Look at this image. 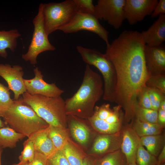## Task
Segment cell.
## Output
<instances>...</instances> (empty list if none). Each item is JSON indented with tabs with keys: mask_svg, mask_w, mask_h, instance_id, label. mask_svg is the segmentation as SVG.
<instances>
[{
	"mask_svg": "<svg viewBox=\"0 0 165 165\" xmlns=\"http://www.w3.org/2000/svg\"><path fill=\"white\" fill-rule=\"evenodd\" d=\"M145 45L141 33L125 30L107 46L105 54L113 65L116 75L114 102L124 110L126 123L134 118L138 97L146 86L150 74L145 58Z\"/></svg>",
	"mask_w": 165,
	"mask_h": 165,
	"instance_id": "6da1fadb",
	"label": "cell"
},
{
	"mask_svg": "<svg viewBox=\"0 0 165 165\" xmlns=\"http://www.w3.org/2000/svg\"><path fill=\"white\" fill-rule=\"evenodd\" d=\"M101 75L86 65L82 83L77 92L65 100L67 116L88 119L93 114L95 104L104 94Z\"/></svg>",
	"mask_w": 165,
	"mask_h": 165,
	"instance_id": "7a4b0ae2",
	"label": "cell"
},
{
	"mask_svg": "<svg viewBox=\"0 0 165 165\" xmlns=\"http://www.w3.org/2000/svg\"><path fill=\"white\" fill-rule=\"evenodd\" d=\"M2 117L9 127L28 138L49 125L24 102L21 96L13 100Z\"/></svg>",
	"mask_w": 165,
	"mask_h": 165,
	"instance_id": "3957f363",
	"label": "cell"
},
{
	"mask_svg": "<svg viewBox=\"0 0 165 165\" xmlns=\"http://www.w3.org/2000/svg\"><path fill=\"white\" fill-rule=\"evenodd\" d=\"M24 102L49 125L65 129L67 124L65 100L61 96L50 97L40 95H22Z\"/></svg>",
	"mask_w": 165,
	"mask_h": 165,
	"instance_id": "277c9868",
	"label": "cell"
},
{
	"mask_svg": "<svg viewBox=\"0 0 165 165\" xmlns=\"http://www.w3.org/2000/svg\"><path fill=\"white\" fill-rule=\"evenodd\" d=\"M77 50L82 60L87 64L95 66L101 72L104 81L103 99L111 102L114 101L117 77L114 67L105 54L94 49L78 45Z\"/></svg>",
	"mask_w": 165,
	"mask_h": 165,
	"instance_id": "5b68a950",
	"label": "cell"
},
{
	"mask_svg": "<svg viewBox=\"0 0 165 165\" xmlns=\"http://www.w3.org/2000/svg\"><path fill=\"white\" fill-rule=\"evenodd\" d=\"M124 112L117 105L111 108L109 104L95 106L92 115L87 119L100 134H109L121 131L124 121Z\"/></svg>",
	"mask_w": 165,
	"mask_h": 165,
	"instance_id": "8992f818",
	"label": "cell"
},
{
	"mask_svg": "<svg viewBox=\"0 0 165 165\" xmlns=\"http://www.w3.org/2000/svg\"><path fill=\"white\" fill-rule=\"evenodd\" d=\"M77 12L73 0L43 4L44 24L47 35L68 24Z\"/></svg>",
	"mask_w": 165,
	"mask_h": 165,
	"instance_id": "52a82bcc",
	"label": "cell"
},
{
	"mask_svg": "<svg viewBox=\"0 0 165 165\" xmlns=\"http://www.w3.org/2000/svg\"><path fill=\"white\" fill-rule=\"evenodd\" d=\"M42 3L40 4L37 14L32 22L34 31L27 52L23 54L22 58L34 65L37 64V58L40 53L47 51H53L56 48L50 42L46 32L42 14Z\"/></svg>",
	"mask_w": 165,
	"mask_h": 165,
	"instance_id": "ba28073f",
	"label": "cell"
},
{
	"mask_svg": "<svg viewBox=\"0 0 165 165\" xmlns=\"http://www.w3.org/2000/svg\"><path fill=\"white\" fill-rule=\"evenodd\" d=\"M59 30L66 34L74 33L82 30L88 31L98 35L105 42L106 46L110 44L108 31L93 15L77 12L68 24Z\"/></svg>",
	"mask_w": 165,
	"mask_h": 165,
	"instance_id": "9c48e42d",
	"label": "cell"
},
{
	"mask_svg": "<svg viewBox=\"0 0 165 165\" xmlns=\"http://www.w3.org/2000/svg\"><path fill=\"white\" fill-rule=\"evenodd\" d=\"M125 0H98L95 6V16L98 20L106 21L114 29H119L125 19Z\"/></svg>",
	"mask_w": 165,
	"mask_h": 165,
	"instance_id": "30bf717a",
	"label": "cell"
},
{
	"mask_svg": "<svg viewBox=\"0 0 165 165\" xmlns=\"http://www.w3.org/2000/svg\"><path fill=\"white\" fill-rule=\"evenodd\" d=\"M157 0H125L124 6L125 19L134 25L151 15L158 3Z\"/></svg>",
	"mask_w": 165,
	"mask_h": 165,
	"instance_id": "8fae6325",
	"label": "cell"
},
{
	"mask_svg": "<svg viewBox=\"0 0 165 165\" xmlns=\"http://www.w3.org/2000/svg\"><path fill=\"white\" fill-rule=\"evenodd\" d=\"M35 74L34 78L24 79L27 92L33 95H40L50 97H57L64 93V91L58 87L54 83H49L43 79L41 72L38 67L33 69Z\"/></svg>",
	"mask_w": 165,
	"mask_h": 165,
	"instance_id": "7c38bea8",
	"label": "cell"
},
{
	"mask_svg": "<svg viewBox=\"0 0 165 165\" xmlns=\"http://www.w3.org/2000/svg\"><path fill=\"white\" fill-rule=\"evenodd\" d=\"M22 67L18 65L12 66L8 64H0V76L6 82L8 88L14 93V100L18 99L27 92L23 76Z\"/></svg>",
	"mask_w": 165,
	"mask_h": 165,
	"instance_id": "4fadbf2b",
	"label": "cell"
},
{
	"mask_svg": "<svg viewBox=\"0 0 165 165\" xmlns=\"http://www.w3.org/2000/svg\"><path fill=\"white\" fill-rule=\"evenodd\" d=\"M121 138V131L113 134H100L95 138L89 154L98 158L117 151L120 149Z\"/></svg>",
	"mask_w": 165,
	"mask_h": 165,
	"instance_id": "5bb4252c",
	"label": "cell"
},
{
	"mask_svg": "<svg viewBox=\"0 0 165 165\" xmlns=\"http://www.w3.org/2000/svg\"><path fill=\"white\" fill-rule=\"evenodd\" d=\"M121 131L120 150L125 157L127 165L136 162V153L141 144L140 137L134 130L131 123L126 124Z\"/></svg>",
	"mask_w": 165,
	"mask_h": 165,
	"instance_id": "9a60e30c",
	"label": "cell"
},
{
	"mask_svg": "<svg viewBox=\"0 0 165 165\" xmlns=\"http://www.w3.org/2000/svg\"><path fill=\"white\" fill-rule=\"evenodd\" d=\"M144 56L147 68L151 74H165L164 47L145 45Z\"/></svg>",
	"mask_w": 165,
	"mask_h": 165,
	"instance_id": "2e32d148",
	"label": "cell"
},
{
	"mask_svg": "<svg viewBox=\"0 0 165 165\" xmlns=\"http://www.w3.org/2000/svg\"><path fill=\"white\" fill-rule=\"evenodd\" d=\"M141 33L145 44L158 46L165 41V14H161L146 30Z\"/></svg>",
	"mask_w": 165,
	"mask_h": 165,
	"instance_id": "e0dca14e",
	"label": "cell"
},
{
	"mask_svg": "<svg viewBox=\"0 0 165 165\" xmlns=\"http://www.w3.org/2000/svg\"><path fill=\"white\" fill-rule=\"evenodd\" d=\"M67 119L72 137L81 145H86L90 141L91 134L85 123V119L71 115L67 116Z\"/></svg>",
	"mask_w": 165,
	"mask_h": 165,
	"instance_id": "ac0fdd59",
	"label": "cell"
},
{
	"mask_svg": "<svg viewBox=\"0 0 165 165\" xmlns=\"http://www.w3.org/2000/svg\"><path fill=\"white\" fill-rule=\"evenodd\" d=\"M49 127L30 136L33 141L35 151L44 155L48 158L57 150L49 136Z\"/></svg>",
	"mask_w": 165,
	"mask_h": 165,
	"instance_id": "d6986e66",
	"label": "cell"
},
{
	"mask_svg": "<svg viewBox=\"0 0 165 165\" xmlns=\"http://www.w3.org/2000/svg\"><path fill=\"white\" fill-rule=\"evenodd\" d=\"M21 34L16 29L9 30H0V56L6 58L8 55L6 49L12 52L15 51L17 46V39Z\"/></svg>",
	"mask_w": 165,
	"mask_h": 165,
	"instance_id": "ffe728a7",
	"label": "cell"
},
{
	"mask_svg": "<svg viewBox=\"0 0 165 165\" xmlns=\"http://www.w3.org/2000/svg\"><path fill=\"white\" fill-rule=\"evenodd\" d=\"M141 144L153 155L157 157L165 146L164 134L140 137Z\"/></svg>",
	"mask_w": 165,
	"mask_h": 165,
	"instance_id": "44dd1931",
	"label": "cell"
},
{
	"mask_svg": "<svg viewBox=\"0 0 165 165\" xmlns=\"http://www.w3.org/2000/svg\"><path fill=\"white\" fill-rule=\"evenodd\" d=\"M131 123L133 129L139 137L160 134L164 129L157 123L145 122L135 118Z\"/></svg>",
	"mask_w": 165,
	"mask_h": 165,
	"instance_id": "7402d4cb",
	"label": "cell"
},
{
	"mask_svg": "<svg viewBox=\"0 0 165 165\" xmlns=\"http://www.w3.org/2000/svg\"><path fill=\"white\" fill-rule=\"evenodd\" d=\"M25 137L9 127H2L0 128V147L14 148L17 143Z\"/></svg>",
	"mask_w": 165,
	"mask_h": 165,
	"instance_id": "603a6c76",
	"label": "cell"
},
{
	"mask_svg": "<svg viewBox=\"0 0 165 165\" xmlns=\"http://www.w3.org/2000/svg\"><path fill=\"white\" fill-rule=\"evenodd\" d=\"M48 135L57 150H62L69 141L65 129L49 125Z\"/></svg>",
	"mask_w": 165,
	"mask_h": 165,
	"instance_id": "cb8c5ba5",
	"label": "cell"
},
{
	"mask_svg": "<svg viewBox=\"0 0 165 165\" xmlns=\"http://www.w3.org/2000/svg\"><path fill=\"white\" fill-rule=\"evenodd\" d=\"M98 165H127V163L125 157L120 149L98 158Z\"/></svg>",
	"mask_w": 165,
	"mask_h": 165,
	"instance_id": "d4e9b609",
	"label": "cell"
},
{
	"mask_svg": "<svg viewBox=\"0 0 165 165\" xmlns=\"http://www.w3.org/2000/svg\"><path fill=\"white\" fill-rule=\"evenodd\" d=\"M158 111L143 108L138 103L134 108V118L139 120L151 123H157Z\"/></svg>",
	"mask_w": 165,
	"mask_h": 165,
	"instance_id": "484cf974",
	"label": "cell"
},
{
	"mask_svg": "<svg viewBox=\"0 0 165 165\" xmlns=\"http://www.w3.org/2000/svg\"><path fill=\"white\" fill-rule=\"evenodd\" d=\"M136 163L137 165H158L157 157L150 153L140 144L136 153Z\"/></svg>",
	"mask_w": 165,
	"mask_h": 165,
	"instance_id": "4316f807",
	"label": "cell"
},
{
	"mask_svg": "<svg viewBox=\"0 0 165 165\" xmlns=\"http://www.w3.org/2000/svg\"><path fill=\"white\" fill-rule=\"evenodd\" d=\"M62 151L70 165H81L85 156L82 155L68 141Z\"/></svg>",
	"mask_w": 165,
	"mask_h": 165,
	"instance_id": "83f0119b",
	"label": "cell"
},
{
	"mask_svg": "<svg viewBox=\"0 0 165 165\" xmlns=\"http://www.w3.org/2000/svg\"><path fill=\"white\" fill-rule=\"evenodd\" d=\"M8 88L0 82V117H2L12 104L13 100L10 97Z\"/></svg>",
	"mask_w": 165,
	"mask_h": 165,
	"instance_id": "f1b7e54d",
	"label": "cell"
},
{
	"mask_svg": "<svg viewBox=\"0 0 165 165\" xmlns=\"http://www.w3.org/2000/svg\"><path fill=\"white\" fill-rule=\"evenodd\" d=\"M146 85L156 88L165 94V74H152L150 73Z\"/></svg>",
	"mask_w": 165,
	"mask_h": 165,
	"instance_id": "f546056e",
	"label": "cell"
},
{
	"mask_svg": "<svg viewBox=\"0 0 165 165\" xmlns=\"http://www.w3.org/2000/svg\"><path fill=\"white\" fill-rule=\"evenodd\" d=\"M23 144V149L18 159L20 161L30 162L33 159L35 152L33 141L31 137L28 138Z\"/></svg>",
	"mask_w": 165,
	"mask_h": 165,
	"instance_id": "4dcf8cb0",
	"label": "cell"
},
{
	"mask_svg": "<svg viewBox=\"0 0 165 165\" xmlns=\"http://www.w3.org/2000/svg\"><path fill=\"white\" fill-rule=\"evenodd\" d=\"M147 87L152 109L158 111L161 102L165 99V94L156 88Z\"/></svg>",
	"mask_w": 165,
	"mask_h": 165,
	"instance_id": "1f68e13d",
	"label": "cell"
},
{
	"mask_svg": "<svg viewBox=\"0 0 165 165\" xmlns=\"http://www.w3.org/2000/svg\"><path fill=\"white\" fill-rule=\"evenodd\" d=\"M78 13L95 15V8L92 0H73Z\"/></svg>",
	"mask_w": 165,
	"mask_h": 165,
	"instance_id": "d6a6232c",
	"label": "cell"
},
{
	"mask_svg": "<svg viewBox=\"0 0 165 165\" xmlns=\"http://www.w3.org/2000/svg\"><path fill=\"white\" fill-rule=\"evenodd\" d=\"M48 160V165H70L62 150H57Z\"/></svg>",
	"mask_w": 165,
	"mask_h": 165,
	"instance_id": "836d02e7",
	"label": "cell"
},
{
	"mask_svg": "<svg viewBox=\"0 0 165 165\" xmlns=\"http://www.w3.org/2000/svg\"><path fill=\"white\" fill-rule=\"evenodd\" d=\"M138 103L140 106L143 108L152 109L147 86L139 94Z\"/></svg>",
	"mask_w": 165,
	"mask_h": 165,
	"instance_id": "e575fe53",
	"label": "cell"
},
{
	"mask_svg": "<svg viewBox=\"0 0 165 165\" xmlns=\"http://www.w3.org/2000/svg\"><path fill=\"white\" fill-rule=\"evenodd\" d=\"M28 165H48V158L44 155L36 151L33 159Z\"/></svg>",
	"mask_w": 165,
	"mask_h": 165,
	"instance_id": "d590c367",
	"label": "cell"
},
{
	"mask_svg": "<svg viewBox=\"0 0 165 165\" xmlns=\"http://www.w3.org/2000/svg\"><path fill=\"white\" fill-rule=\"evenodd\" d=\"M165 13V0H160L151 15L152 18H155L161 14Z\"/></svg>",
	"mask_w": 165,
	"mask_h": 165,
	"instance_id": "8d00e7d4",
	"label": "cell"
},
{
	"mask_svg": "<svg viewBox=\"0 0 165 165\" xmlns=\"http://www.w3.org/2000/svg\"><path fill=\"white\" fill-rule=\"evenodd\" d=\"M157 123L163 128L165 127V110L159 108L158 110Z\"/></svg>",
	"mask_w": 165,
	"mask_h": 165,
	"instance_id": "74e56055",
	"label": "cell"
},
{
	"mask_svg": "<svg viewBox=\"0 0 165 165\" xmlns=\"http://www.w3.org/2000/svg\"><path fill=\"white\" fill-rule=\"evenodd\" d=\"M98 158L85 156L83 158L81 165H98Z\"/></svg>",
	"mask_w": 165,
	"mask_h": 165,
	"instance_id": "f35d334b",
	"label": "cell"
},
{
	"mask_svg": "<svg viewBox=\"0 0 165 165\" xmlns=\"http://www.w3.org/2000/svg\"><path fill=\"white\" fill-rule=\"evenodd\" d=\"M158 165H161L165 162V146L157 157Z\"/></svg>",
	"mask_w": 165,
	"mask_h": 165,
	"instance_id": "ab89813d",
	"label": "cell"
},
{
	"mask_svg": "<svg viewBox=\"0 0 165 165\" xmlns=\"http://www.w3.org/2000/svg\"><path fill=\"white\" fill-rule=\"evenodd\" d=\"M28 162L26 161H20L17 163H14L12 165H28Z\"/></svg>",
	"mask_w": 165,
	"mask_h": 165,
	"instance_id": "60d3db41",
	"label": "cell"
},
{
	"mask_svg": "<svg viewBox=\"0 0 165 165\" xmlns=\"http://www.w3.org/2000/svg\"><path fill=\"white\" fill-rule=\"evenodd\" d=\"M5 126V123L2 121L0 118V128Z\"/></svg>",
	"mask_w": 165,
	"mask_h": 165,
	"instance_id": "b9f144b4",
	"label": "cell"
},
{
	"mask_svg": "<svg viewBox=\"0 0 165 165\" xmlns=\"http://www.w3.org/2000/svg\"><path fill=\"white\" fill-rule=\"evenodd\" d=\"M2 152V148L0 147V165H1V155Z\"/></svg>",
	"mask_w": 165,
	"mask_h": 165,
	"instance_id": "7bdbcfd3",
	"label": "cell"
},
{
	"mask_svg": "<svg viewBox=\"0 0 165 165\" xmlns=\"http://www.w3.org/2000/svg\"><path fill=\"white\" fill-rule=\"evenodd\" d=\"M127 165H137L136 162L132 163Z\"/></svg>",
	"mask_w": 165,
	"mask_h": 165,
	"instance_id": "ee69618b",
	"label": "cell"
},
{
	"mask_svg": "<svg viewBox=\"0 0 165 165\" xmlns=\"http://www.w3.org/2000/svg\"><path fill=\"white\" fill-rule=\"evenodd\" d=\"M161 165H165V163H164Z\"/></svg>",
	"mask_w": 165,
	"mask_h": 165,
	"instance_id": "f6af8a7d",
	"label": "cell"
}]
</instances>
